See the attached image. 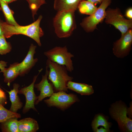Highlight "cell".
<instances>
[{
    "instance_id": "obj_1",
    "label": "cell",
    "mask_w": 132,
    "mask_h": 132,
    "mask_svg": "<svg viewBox=\"0 0 132 132\" xmlns=\"http://www.w3.org/2000/svg\"><path fill=\"white\" fill-rule=\"evenodd\" d=\"M42 18V16L40 15L34 22L25 26H15L7 22H3L2 26L4 35L5 38H8L14 35H24L33 39L39 46H41L40 38L44 34V32L40 26Z\"/></svg>"
},
{
    "instance_id": "obj_2",
    "label": "cell",
    "mask_w": 132,
    "mask_h": 132,
    "mask_svg": "<svg viewBox=\"0 0 132 132\" xmlns=\"http://www.w3.org/2000/svg\"><path fill=\"white\" fill-rule=\"evenodd\" d=\"M75 11H57L53 19V23L56 35L60 38H67L76 29Z\"/></svg>"
},
{
    "instance_id": "obj_3",
    "label": "cell",
    "mask_w": 132,
    "mask_h": 132,
    "mask_svg": "<svg viewBox=\"0 0 132 132\" xmlns=\"http://www.w3.org/2000/svg\"><path fill=\"white\" fill-rule=\"evenodd\" d=\"M46 65L49 70L48 79L53 85L54 92H68L67 83L72 81L73 78L69 75L66 67L48 59Z\"/></svg>"
},
{
    "instance_id": "obj_4",
    "label": "cell",
    "mask_w": 132,
    "mask_h": 132,
    "mask_svg": "<svg viewBox=\"0 0 132 132\" xmlns=\"http://www.w3.org/2000/svg\"><path fill=\"white\" fill-rule=\"evenodd\" d=\"M44 54L51 61L65 66L68 72H71L74 70L72 58L74 56L68 51L66 46H55L44 52Z\"/></svg>"
},
{
    "instance_id": "obj_5",
    "label": "cell",
    "mask_w": 132,
    "mask_h": 132,
    "mask_svg": "<svg viewBox=\"0 0 132 132\" xmlns=\"http://www.w3.org/2000/svg\"><path fill=\"white\" fill-rule=\"evenodd\" d=\"M105 19L106 23L112 25L120 31L121 35L132 29V20L125 19L118 8L106 9Z\"/></svg>"
},
{
    "instance_id": "obj_6",
    "label": "cell",
    "mask_w": 132,
    "mask_h": 132,
    "mask_svg": "<svg viewBox=\"0 0 132 132\" xmlns=\"http://www.w3.org/2000/svg\"><path fill=\"white\" fill-rule=\"evenodd\" d=\"M111 0H103L92 14L83 19L80 24L87 32H93L97 28V25L105 19L106 11L111 2Z\"/></svg>"
},
{
    "instance_id": "obj_7",
    "label": "cell",
    "mask_w": 132,
    "mask_h": 132,
    "mask_svg": "<svg viewBox=\"0 0 132 132\" xmlns=\"http://www.w3.org/2000/svg\"><path fill=\"white\" fill-rule=\"evenodd\" d=\"M48 107H55L64 111L75 103L79 101L77 96L73 93L67 94L60 91L54 92L48 99L44 100Z\"/></svg>"
},
{
    "instance_id": "obj_8",
    "label": "cell",
    "mask_w": 132,
    "mask_h": 132,
    "mask_svg": "<svg viewBox=\"0 0 132 132\" xmlns=\"http://www.w3.org/2000/svg\"><path fill=\"white\" fill-rule=\"evenodd\" d=\"M128 110L123 104L119 102L113 104L110 110L111 117L117 121L121 130L125 132H132V121L127 117Z\"/></svg>"
},
{
    "instance_id": "obj_9",
    "label": "cell",
    "mask_w": 132,
    "mask_h": 132,
    "mask_svg": "<svg viewBox=\"0 0 132 132\" xmlns=\"http://www.w3.org/2000/svg\"><path fill=\"white\" fill-rule=\"evenodd\" d=\"M132 29L121 35L120 38L113 44V53L117 57L122 58L127 55L132 48Z\"/></svg>"
},
{
    "instance_id": "obj_10",
    "label": "cell",
    "mask_w": 132,
    "mask_h": 132,
    "mask_svg": "<svg viewBox=\"0 0 132 132\" xmlns=\"http://www.w3.org/2000/svg\"><path fill=\"white\" fill-rule=\"evenodd\" d=\"M42 70V68L39 70L38 73L34 77L33 82L30 85L22 88L19 90L18 94L24 95L25 98V104L22 110L23 114L27 112L31 109L37 112L34 106L37 96L35 93L34 88L37 78Z\"/></svg>"
},
{
    "instance_id": "obj_11",
    "label": "cell",
    "mask_w": 132,
    "mask_h": 132,
    "mask_svg": "<svg viewBox=\"0 0 132 132\" xmlns=\"http://www.w3.org/2000/svg\"><path fill=\"white\" fill-rule=\"evenodd\" d=\"M48 72L46 66L45 74L42 76L41 80L38 83L34 84V87L40 91V94L37 96L35 105L38 104L45 98L50 97L54 92L53 85L48 79Z\"/></svg>"
},
{
    "instance_id": "obj_12",
    "label": "cell",
    "mask_w": 132,
    "mask_h": 132,
    "mask_svg": "<svg viewBox=\"0 0 132 132\" xmlns=\"http://www.w3.org/2000/svg\"><path fill=\"white\" fill-rule=\"evenodd\" d=\"M36 46L31 44L28 53L23 60L19 63L20 76H22L31 68L37 62V58H34Z\"/></svg>"
},
{
    "instance_id": "obj_13",
    "label": "cell",
    "mask_w": 132,
    "mask_h": 132,
    "mask_svg": "<svg viewBox=\"0 0 132 132\" xmlns=\"http://www.w3.org/2000/svg\"><path fill=\"white\" fill-rule=\"evenodd\" d=\"M19 85L17 83L13 85V88L10 91L6 90L9 96L11 104L9 110L11 111L17 113L19 110L23 106V103L21 101L18 94Z\"/></svg>"
},
{
    "instance_id": "obj_14",
    "label": "cell",
    "mask_w": 132,
    "mask_h": 132,
    "mask_svg": "<svg viewBox=\"0 0 132 132\" xmlns=\"http://www.w3.org/2000/svg\"><path fill=\"white\" fill-rule=\"evenodd\" d=\"M84 0H54V8L57 11L73 10L76 11L78 6Z\"/></svg>"
},
{
    "instance_id": "obj_15",
    "label": "cell",
    "mask_w": 132,
    "mask_h": 132,
    "mask_svg": "<svg viewBox=\"0 0 132 132\" xmlns=\"http://www.w3.org/2000/svg\"><path fill=\"white\" fill-rule=\"evenodd\" d=\"M67 87L68 89L74 91L81 95H90L94 92L92 86L84 83L76 82L70 81L68 82Z\"/></svg>"
},
{
    "instance_id": "obj_16",
    "label": "cell",
    "mask_w": 132,
    "mask_h": 132,
    "mask_svg": "<svg viewBox=\"0 0 132 132\" xmlns=\"http://www.w3.org/2000/svg\"><path fill=\"white\" fill-rule=\"evenodd\" d=\"M18 127L19 132H36L39 129L37 121L30 117L18 121Z\"/></svg>"
},
{
    "instance_id": "obj_17",
    "label": "cell",
    "mask_w": 132,
    "mask_h": 132,
    "mask_svg": "<svg viewBox=\"0 0 132 132\" xmlns=\"http://www.w3.org/2000/svg\"><path fill=\"white\" fill-rule=\"evenodd\" d=\"M2 72L3 73L4 82L9 86L10 83L20 75L19 63H15L10 65L8 68H5Z\"/></svg>"
},
{
    "instance_id": "obj_18",
    "label": "cell",
    "mask_w": 132,
    "mask_h": 132,
    "mask_svg": "<svg viewBox=\"0 0 132 132\" xmlns=\"http://www.w3.org/2000/svg\"><path fill=\"white\" fill-rule=\"evenodd\" d=\"M18 118H9L0 123V128L2 132H19L18 127Z\"/></svg>"
},
{
    "instance_id": "obj_19",
    "label": "cell",
    "mask_w": 132,
    "mask_h": 132,
    "mask_svg": "<svg viewBox=\"0 0 132 132\" xmlns=\"http://www.w3.org/2000/svg\"><path fill=\"white\" fill-rule=\"evenodd\" d=\"M97 8L91 2L88 0H84L79 3L77 9L80 13L90 15L94 12Z\"/></svg>"
},
{
    "instance_id": "obj_20",
    "label": "cell",
    "mask_w": 132,
    "mask_h": 132,
    "mask_svg": "<svg viewBox=\"0 0 132 132\" xmlns=\"http://www.w3.org/2000/svg\"><path fill=\"white\" fill-rule=\"evenodd\" d=\"M0 5L1 9L6 19L7 22L13 25H19L15 20L13 16V12L8 6V4L2 0H0Z\"/></svg>"
},
{
    "instance_id": "obj_21",
    "label": "cell",
    "mask_w": 132,
    "mask_h": 132,
    "mask_svg": "<svg viewBox=\"0 0 132 132\" xmlns=\"http://www.w3.org/2000/svg\"><path fill=\"white\" fill-rule=\"evenodd\" d=\"M100 126H102L105 128L109 129L111 125L103 115L99 114L95 117L92 122L91 126L93 131L96 132L98 127Z\"/></svg>"
},
{
    "instance_id": "obj_22",
    "label": "cell",
    "mask_w": 132,
    "mask_h": 132,
    "mask_svg": "<svg viewBox=\"0 0 132 132\" xmlns=\"http://www.w3.org/2000/svg\"><path fill=\"white\" fill-rule=\"evenodd\" d=\"M0 103V123L11 118H21V115L17 113L12 112L5 107Z\"/></svg>"
},
{
    "instance_id": "obj_23",
    "label": "cell",
    "mask_w": 132,
    "mask_h": 132,
    "mask_svg": "<svg viewBox=\"0 0 132 132\" xmlns=\"http://www.w3.org/2000/svg\"><path fill=\"white\" fill-rule=\"evenodd\" d=\"M4 35L0 36V55H5L9 53L11 49L10 44L6 40Z\"/></svg>"
},
{
    "instance_id": "obj_24",
    "label": "cell",
    "mask_w": 132,
    "mask_h": 132,
    "mask_svg": "<svg viewBox=\"0 0 132 132\" xmlns=\"http://www.w3.org/2000/svg\"><path fill=\"white\" fill-rule=\"evenodd\" d=\"M28 2L31 10L33 17L36 14L37 12L41 6L43 4L41 0H26Z\"/></svg>"
},
{
    "instance_id": "obj_25",
    "label": "cell",
    "mask_w": 132,
    "mask_h": 132,
    "mask_svg": "<svg viewBox=\"0 0 132 132\" xmlns=\"http://www.w3.org/2000/svg\"><path fill=\"white\" fill-rule=\"evenodd\" d=\"M7 102L6 93L0 87V103L4 106L7 104Z\"/></svg>"
},
{
    "instance_id": "obj_26",
    "label": "cell",
    "mask_w": 132,
    "mask_h": 132,
    "mask_svg": "<svg viewBox=\"0 0 132 132\" xmlns=\"http://www.w3.org/2000/svg\"><path fill=\"white\" fill-rule=\"evenodd\" d=\"M125 16L128 19L132 20V8L130 7L127 9L126 11Z\"/></svg>"
},
{
    "instance_id": "obj_27",
    "label": "cell",
    "mask_w": 132,
    "mask_h": 132,
    "mask_svg": "<svg viewBox=\"0 0 132 132\" xmlns=\"http://www.w3.org/2000/svg\"><path fill=\"white\" fill-rule=\"evenodd\" d=\"M7 63L4 61H0V69L1 70L0 72H1L7 66Z\"/></svg>"
},
{
    "instance_id": "obj_28",
    "label": "cell",
    "mask_w": 132,
    "mask_h": 132,
    "mask_svg": "<svg viewBox=\"0 0 132 132\" xmlns=\"http://www.w3.org/2000/svg\"><path fill=\"white\" fill-rule=\"evenodd\" d=\"M109 132V129L103 128L102 127L100 128L99 129H98L96 132Z\"/></svg>"
},
{
    "instance_id": "obj_29",
    "label": "cell",
    "mask_w": 132,
    "mask_h": 132,
    "mask_svg": "<svg viewBox=\"0 0 132 132\" xmlns=\"http://www.w3.org/2000/svg\"><path fill=\"white\" fill-rule=\"evenodd\" d=\"M96 5L97 4H100L103 0H88Z\"/></svg>"
},
{
    "instance_id": "obj_30",
    "label": "cell",
    "mask_w": 132,
    "mask_h": 132,
    "mask_svg": "<svg viewBox=\"0 0 132 132\" xmlns=\"http://www.w3.org/2000/svg\"><path fill=\"white\" fill-rule=\"evenodd\" d=\"M2 22L0 20V36L4 35V33L2 26Z\"/></svg>"
},
{
    "instance_id": "obj_31",
    "label": "cell",
    "mask_w": 132,
    "mask_h": 132,
    "mask_svg": "<svg viewBox=\"0 0 132 132\" xmlns=\"http://www.w3.org/2000/svg\"><path fill=\"white\" fill-rule=\"evenodd\" d=\"M4 1L8 4L12 2L16 1L17 0H2Z\"/></svg>"
},
{
    "instance_id": "obj_32",
    "label": "cell",
    "mask_w": 132,
    "mask_h": 132,
    "mask_svg": "<svg viewBox=\"0 0 132 132\" xmlns=\"http://www.w3.org/2000/svg\"><path fill=\"white\" fill-rule=\"evenodd\" d=\"M42 3L43 4L45 3V0H41Z\"/></svg>"
}]
</instances>
